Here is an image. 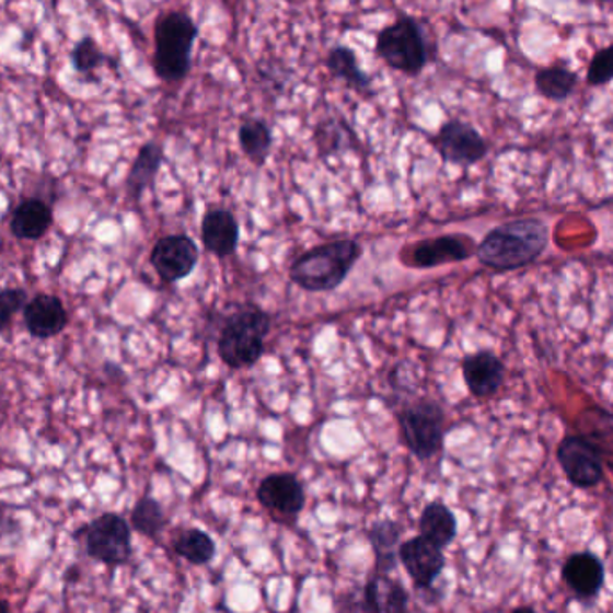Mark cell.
Wrapping results in <instances>:
<instances>
[{
  "label": "cell",
  "mask_w": 613,
  "mask_h": 613,
  "mask_svg": "<svg viewBox=\"0 0 613 613\" xmlns=\"http://www.w3.org/2000/svg\"><path fill=\"white\" fill-rule=\"evenodd\" d=\"M27 305V292L21 287H4L0 289V334L8 331L13 317Z\"/></svg>",
  "instance_id": "30"
},
{
  "label": "cell",
  "mask_w": 613,
  "mask_h": 613,
  "mask_svg": "<svg viewBox=\"0 0 613 613\" xmlns=\"http://www.w3.org/2000/svg\"><path fill=\"white\" fill-rule=\"evenodd\" d=\"M361 613H409V593L390 574H379L362 592Z\"/></svg>",
  "instance_id": "17"
},
{
  "label": "cell",
  "mask_w": 613,
  "mask_h": 613,
  "mask_svg": "<svg viewBox=\"0 0 613 613\" xmlns=\"http://www.w3.org/2000/svg\"><path fill=\"white\" fill-rule=\"evenodd\" d=\"M418 530L424 539L438 545L440 550H446L458 536V520L449 506L435 500L421 511Z\"/></svg>",
  "instance_id": "23"
},
{
  "label": "cell",
  "mask_w": 613,
  "mask_h": 613,
  "mask_svg": "<svg viewBox=\"0 0 613 613\" xmlns=\"http://www.w3.org/2000/svg\"><path fill=\"white\" fill-rule=\"evenodd\" d=\"M25 328L36 339L60 336L69 325L63 302L55 294H38L24 309Z\"/></svg>",
  "instance_id": "14"
},
{
  "label": "cell",
  "mask_w": 613,
  "mask_h": 613,
  "mask_svg": "<svg viewBox=\"0 0 613 613\" xmlns=\"http://www.w3.org/2000/svg\"><path fill=\"white\" fill-rule=\"evenodd\" d=\"M361 255V244L354 239L322 244L298 257L289 269V277L303 291H334L347 280Z\"/></svg>",
  "instance_id": "3"
},
{
  "label": "cell",
  "mask_w": 613,
  "mask_h": 613,
  "mask_svg": "<svg viewBox=\"0 0 613 613\" xmlns=\"http://www.w3.org/2000/svg\"><path fill=\"white\" fill-rule=\"evenodd\" d=\"M0 613H10V604L5 603L2 598H0Z\"/></svg>",
  "instance_id": "33"
},
{
  "label": "cell",
  "mask_w": 613,
  "mask_h": 613,
  "mask_svg": "<svg viewBox=\"0 0 613 613\" xmlns=\"http://www.w3.org/2000/svg\"><path fill=\"white\" fill-rule=\"evenodd\" d=\"M368 540L375 553V572L390 574L396 569L398 545L402 539V525L395 520H377L368 528Z\"/></svg>",
  "instance_id": "21"
},
{
  "label": "cell",
  "mask_w": 613,
  "mask_h": 613,
  "mask_svg": "<svg viewBox=\"0 0 613 613\" xmlns=\"http://www.w3.org/2000/svg\"><path fill=\"white\" fill-rule=\"evenodd\" d=\"M398 424L404 443L418 460H432L443 449L446 413L440 404L432 401L415 402L402 410Z\"/></svg>",
  "instance_id": "6"
},
{
  "label": "cell",
  "mask_w": 613,
  "mask_h": 613,
  "mask_svg": "<svg viewBox=\"0 0 613 613\" xmlns=\"http://www.w3.org/2000/svg\"><path fill=\"white\" fill-rule=\"evenodd\" d=\"M239 143L247 159L255 165L266 164L267 157L271 153L273 134L269 124L264 119L244 120L239 128Z\"/></svg>",
  "instance_id": "26"
},
{
  "label": "cell",
  "mask_w": 613,
  "mask_h": 613,
  "mask_svg": "<svg viewBox=\"0 0 613 613\" xmlns=\"http://www.w3.org/2000/svg\"><path fill=\"white\" fill-rule=\"evenodd\" d=\"M578 84V74L570 70L567 65L554 63L542 67L534 74V86L545 100L565 101L572 94Z\"/></svg>",
  "instance_id": "25"
},
{
  "label": "cell",
  "mask_w": 613,
  "mask_h": 613,
  "mask_svg": "<svg viewBox=\"0 0 613 613\" xmlns=\"http://www.w3.org/2000/svg\"><path fill=\"white\" fill-rule=\"evenodd\" d=\"M601 2H604V0H601Z\"/></svg>",
  "instance_id": "34"
},
{
  "label": "cell",
  "mask_w": 613,
  "mask_h": 613,
  "mask_svg": "<svg viewBox=\"0 0 613 613\" xmlns=\"http://www.w3.org/2000/svg\"><path fill=\"white\" fill-rule=\"evenodd\" d=\"M325 65L332 78L343 81L351 90H356L357 94H371V78L361 69L356 50L348 45H334L327 53Z\"/></svg>",
  "instance_id": "20"
},
{
  "label": "cell",
  "mask_w": 613,
  "mask_h": 613,
  "mask_svg": "<svg viewBox=\"0 0 613 613\" xmlns=\"http://www.w3.org/2000/svg\"><path fill=\"white\" fill-rule=\"evenodd\" d=\"M562 578L578 598H598L604 585L603 562L587 551L570 554L562 569Z\"/></svg>",
  "instance_id": "16"
},
{
  "label": "cell",
  "mask_w": 613,
  "mask_h": 613,
  "mask_svg": "<svg viewBox=\"0 0 613 613\" xmlns=\"http://www.w3.org/2000/svg\"><path fill=\"white\" fill-rule=\"evenodd\" d=\"M164 164V149L157 142L143 143L139 149L137 159L134 160L129 169L126 188L129 198L139 201L146 188L154 184V178L159 174L160 167Z\"/></svg>",
  "instance_id": "22"
},
{
  "label": "cell",
  "mask_w": 613,
  "mask_h": 613,
  "mask_svg": "<svg viewBox=\"0 0 613 613\" xmlns=\"http://www.w3.org/2000/svg\"><path fill=\"white\" fill-rule=\"evenodd\" d=\"M53 227V210L41 198H27L13 212L10 230L22 241H38Z\"/></svg>",
  "instance_id": "19"
},
{
  "label": "cell",
  "mask_w": 613,
  "mask_h": 613,
  "mask_svg": "<svg viewBox=\"0 0 613 613\" xmlns=\"http://www.w3.org/2000/svg\"><path fill=\"white\" fill-rule=\"evenodd\" d=\"M432 143L447 164L474 165L488 154L485 137L472 124L458 119L441 124Z\"/></svg>",
  "instance_id": "9"
},
{
  "label": "cell",
  "mask_w": 613,
  "mask_h": 613,
  "mask_svg": "<svg viewBox=\"0 0 613 613\" xmlns=\"http://www.w3.org/2000/svg\"><path fill=\"white\" fill-rule=\"evenodd\" d=\"M511 613H536L534 612L531 606H519V609H514Z\"/></svg>",
  "instance_id": "32"
},
{
  "label": "cell",
  "mask_w": 613,
  "mask_h": 613,
  "mask_svg": "<svg viewBox=\"0 0 613 613\" xmlns=\"http://www.w3.org/2000/svg\"><path fill=\"white\" fill-rule=\"evenodd\" d=\"M109 56L101 49L100 44L92 36H83L70 53V63L78 74L95 80L94 74L108 63Z\"/></svg>",
  "instance_id": "29"
},
{
  "label": "cell",
  "mask_w": 613,
  "mask_h": 613,
  "mask_svg": "<svg viewBox=\"0 0 613 613\" xmlns=\"http://www.w3.org/2000/svg\"><path fill=\"white\" fill-rule=\"evenodd\" d=\"M556 460L567 481L576 488L589 490L603 481V458L585 436H565L556 449Z\"/></svg>",
  "instance_id": "8"
},
{
  "label": "cell",
  "mask_w": 613,
  "mask_h": 613,
  "mask_svg": "<svg viewBox=\"0 0 613 613\" xmlns=\"http://www.w3.org/2000/svg\"><path fill=\"white\" fill-rule=\"evenodd\" d=\"M398 559L418 589H430L447 564L443 550L421 534L398 545Z\"/></svg>",
  "instance_id": "12"
},
{
  "label": "cell",
  "mask_w": 613,
  "mask_h": 613,
  "mask_svg": "<svg viewBox=\"0 0 613 613\" xmlns=\"http://www.w3.org/2000/svg\"><path fill=\"white\" fill-rule=\"evenodd\" d=\"M613 81V44L599 49L592 56L587 70V83L590 86H603Z\"/></svg>",
  "instance_id": "31"
},
{
  "label": "cell",
  "mask_w": 613,
  "mask_h": 613,
  "mask_svg": "<svg viewBox=\"0 0 613 613\" xmlns=\"http://www.w3.org/2000/svg\"><path fill=\"white\" fill-rule=\"evenodd\" d=\"M375 55L398 74L416 78L426 70L430 60L426 31L415 16L401 15L379 31Z\"/></svg>",
  "instance_id": "4"
},
{
  "label": "cell",
  "mask_w": 613,
  "mask_h": 613,
  "mask_svg": "<svg viewBox=\"0 0 613 613\" xmlns=\"http://www.w3.org/2000/svg\"><path fill=\"white\" fill-rule=\"evenodd\" d=\"M550 244V228L540 219H517L486 233L475 250L483 266L513 271L534 263Z\"/></svg>",
  "instance_id": "1"
},
{
  "label": "cell",
  "mask_w": 613,
  "mask_h": 613,
  "mask_svg": "<svg viewBox=\"0 0 613 613\" xmlns=\"http://www.w3.org/2000/svg\"><path fill=\"white\" fill-rule=\"evenodd\" d=\"M199 25L185 11H165L154 22L153 70L164 83H182L193 70Z\"/></svg>",
  "instance_id": "2"
},
{
  "label": "cell",
  "mask_w": 613,
  "mask_h": 613,
  "mask_svg": "<svg viewBox=\"0 0 613 613\" xmlns=\"http://www.w3.org/2000/svg\"><path fill=\"white\" fill-rule=\"evenodd\" d=\"M174 551L182 558L187 559L188 564L207 565L216 556V544L210 539V534L193 528L185 530L174 540Z\"/></svg>",
  "instance_id": "28"
},
{
  "label": "cell",
  "mask_w": 613,
  "mask_h": 613,
  "mask_svg": "<svg viewBox=\"0 0 613 613\" xmlns=\"http://www.w3.org/2000/svg\"><path fill=\"white\" fill-rule=\"evenodd\" d=\"M257 499L275 519H297L305 508V490L292 474H271L261 481Z\"/></svg>",
  "instance_id": "13"
},
{
  "label": "cell",
  "mask_w": 613,
  "mask_h": 613,
  "mask_svg": "<svg viewBox=\"0 0 613 613\" xmlns=\"http://www.w3.org/2000/svg\"><path fill=\"white\" fill-rule=\"evenodd\" d=\"M199 261V250L187 235H167L154 244L151 264L159 277L167 284H176L194 271Z\"/></svg>",
  "instance_id": "11"
},
{
  "label": "cell",
  "mask_w": 613,
  "mask_h": 613,
  "mask_svg": "<svg viewBox=\"0 0 613 613\" xmlns=\"http://www.w3.org/2000/svg\"><path fill=\"white\" fill-rule=\"evenodd\" d=\"M84 547L90 558L108 567L126 565L134 554L131 525L117 513H103L83 528Z\"/></svg>",
  "instance_id": "7"
},
{
  "label": "cell",
  "mask_w": 613,
  "mask_h": 613,
  "mask_svg": "<svg viewBox=\"0 0 613 613\" xmlns=\"http://www.w3.org/2000/svg\"><path fill=\"white\" fill-rule=\"evenodd\" d=\"M271 331V317L258 307H244L228 317L219 336V357L230 368L253 367L264 356V342Z\"/></svg>",
  "instance_id": "5"
},
{
  "label": "cell",
  "mask_w": 613,
  "mask_h": 613,
  "mask_svg": "<svg viewBox=\"0 0 613 613\" xmlns=\"http://www.w3.org/2000/svg\"><path fill=\"white\" fill-rule=\"evenodd\" d=\"M201 241L208 252L216 257H230L238 250L239 223L233 213L224 208H216L205 213L201 223Z\"/></svg>",
  "instance_id": "18"
},
{
  "label": "cell",
  "mask_w": 613,
  "mask_h": 613,
  "mask_svg": "<svg viewBox=\"0 0 613 613\" xmlns=\"http://www.w3.org/2000/svg\"><path fill=\"white\" fill-rule=\"evenodd\" d=\"M474 250L477 247L465 235H441L402 247L401 261L404 266L430 269L443 264L463 263L474 255Z\"/></svg>",
  "instance_id": "10"
},
{
  "label": "cell",
  "mask_w": 613,
  "mask_h": 613,
  "mask_svg": "<svg viewBox=\"0 0 613 613\" xmlns=\"http://www.w3.org/2000/svg\"><path fill=\"white\" fill-rule=\"evenodd\" d=\"M129 522H131V530L142 534L146 539L157 540L167 528L169 520L159 500L146 495L135 505Z\"/></svg>",
  "instance_id": "27"
},
{
  "label": "cell",
  "mask_w": 613,
  "mask_h": 613,
  "mask_svg": "<svg viewBox=\"0 0 613 613\" xmlns=\"http://www.w3.org/2000/svg\"><path fill=\"white\" fill-rule=\"evenodd\" d=\"M461 371L466 388L477 398H488L495 395L505 382V362L491 351H477L465 357L461 362Z\"/></svg>",
  "instance_id": "15"
},
{
  "label": "cell",
  "mask_w": 613,
  "mask_h": 613,
  "mask_svg": "<svg viewBox=\"0 0 613 613\" xmlns=\"http://www.w3.org/2000/svg\"><path fill=\"white\" fill-rule=\"evenodd\" d=\"M581 436L599 450L604 465L613 471V415L603 407H593L581 413L578 420Z\"/></svg>",
  "instance_id": "24"
}]
</instances>
